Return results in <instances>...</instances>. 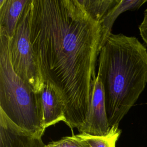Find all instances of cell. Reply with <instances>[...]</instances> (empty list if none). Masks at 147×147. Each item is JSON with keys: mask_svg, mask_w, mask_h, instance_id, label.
Masks as SVG:
<instances>
[{"mask_svg": "<svg viewBox=\"0 0 147 147\" xmlns=\"http://www.w3.org/2000/svg\"><path fill=\"white\" fill-rule=\"evenodd\" d=\"M101 28L78 0H32L30 40L44 83L65 106L72 130L84 123L96 80Z\"/></svg>", "mask_w": 147, "mask_h": 147, "instance_id": "obj_1", "label": "cell"}, {"mask_svg": "<svg viewBox=\"0 0 147 147\" xmlns=\"http://www.w3.org/2000/svg\"><path fill=\"white\" fill-rule=\"evenodd\" d=\"M98 64L108 123L118 126L147 83V49L135 37L111 33L100 49Z\"/></svg>", "mask_w": 147, "mask_h": 147, "instance_id": "obj_2", "label": "cell"}, {"mask_svg": "<svg viewBox=\"0 0 147 147\" xmlns=\"http://www.w3.org/2000/svg\"><path fill=\"white\" fill-rule=\"evenodd\" d=\"M9 40L6 31L0 27V109L16 125L42 137L46 129L38 92L14 71Z\"/></svg>", "mask_w": 147, "mask_h": 147, "instance_id": "obj_3", "label": "cell"}, {"mask_svg": "<svg viewBox=\"0 0 147 147\" xmlns=\"http://www.w3.org/2000/svg\"><path fill=\"white\" fill-rule=\"evenodd\" d=\"M32 0H29L9 40L10 60L15 72L39 92L44 85L30 40Z\"/></svg>", "mask_w": 147, "mask_h": 147, "instance_id": "obj_4", "label": "cell"}, {"mask_svg": "<svg viewBox=\"0 0 147 147\" xmlns=\"http://www.w3.org/2000/svg\"><path fill=\"white\" fill-rule=\"evenodd\" d=\"M110 128L106 112L103 86L96 75L86 119L78 130L80 133L103 136L109 133Z\"/></svg>", "mask_w": 147, "mask_h": 147, "instance_id": "obj_5", "label": "cell"}, {"mask_svg": "<svg viewBox=\"0 0 147 147\" xmlns=\"http://www.w3.org/2000/svg\"><path fill=\"white\" fill-rule=\"evenodd\" d=\"M0 147H46L42 137L13 123L0 109Z\"/></svg>", "mask_w": 147, "mask_h": 147, "instance_id": "obj_6", "label": "cell"}, {"mask_svg": "<svg viewBox=\"0 0 147 147\" xmlns=\"http://www.w3.org/2000/svg\"><path fill=\"white\" fill-rule=\"evenodd\" d=\"M38 95L44 127L60 121L65 122V106L57 91L51 85L44 83Z\"/></svg>", "mask_w": 147, "mask_h": 147, "instance_id": "obj_7", "label": "cell"}, {"mask_svg": "<svg viewBox=\"0 0 147 147\" xmlns=\"http://www.w3.org/2000/svg\"><path fill=\"white\" fill-rule=\"evenodd\" d=\"M29 0H0V27L10 38L14 36L21 16Z\"/></svg>", "mask_w": 147, "mask_h": 147, "instance_id": "obj_8", "label": "cell"}, {"mask_svg": "<svg viewBox=\"0 0 147 147\" xmlns=\"http://www.w3.org/2000/svg\"><path fill=\"white\" fill-rule=\"evenodd\" d=\"M146 2L147 1L145 0H119L118 2L109 11L100 23L102 33L100 49L105 44L106 39L111 34V32L113 25L118 16L126 10H137Z\"/></svg>", "mask_w": 147, "mask_h": 147, "instance_id": "obj_9", "label": "cell"}, {"mask_svg": "<svg viewBox=\"0 0 147 147\" xmlns=\"http://www.w3.org/2000/svg\"><path fill=\"white\" fill-rule=\"evenodd\" d=\"M86 12L95 21L100 23L109 11L119 0H78Z\"/></svg>", "mask_w": 147, "mask_h": 147, "instance_id": "obj_10", "label": "cell"}, {"mask_svg": "<svg viewBox=\"0 0 147 147\" xmlns=\"http://www.w3.org/2000/svg\"><path fill=\"white\" fill-rule=\"evenodd\" d=\"M80 134L88 142L90 147H116V142L121 134V130L118 126H114L106 135L103 136Z\"/></svg>", "mask_w": 147, "mask_h": 147, "instance_id": "obj_11", "label": "cell"}, {"mask_svg": "<svg viewBox=\"0 0 147 147\" xmlns=\"http://www.w3.org/2000/svg\"><path fill=\"white\" fill-rule=\"evenodd\" d=\"M46 147H90V145L87 140L79 133L52 141L46 145Z\"/></svg>", "mask_w": 147, "mask_h": 147, "instance_id": "obj_12", "label": "cell"}, {"mask_svg": "<svg viewBox=\"0 0 147 147\" xmlns=\"http://www.w3.org/2000/svg\"><path fill=\"white\" fill-rule=\"evenodd\" d=\"M140 34L143 41L147 45V9L144 13V18L142 22L139 26Z\"/></svg>", "mask_w": 147, "mask_h": 147, "instance_id": "obj_13", "label": "cell"}]
</instances>
